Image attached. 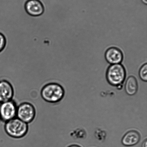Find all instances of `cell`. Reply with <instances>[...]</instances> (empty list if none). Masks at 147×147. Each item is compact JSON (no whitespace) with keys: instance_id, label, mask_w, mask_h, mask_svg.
Instances as JSON below:
<instances>
[{"instance_id":"6da1fadb","label":"cell","mask_w":147,"mask_h":147,"mask_svg":"<svg viewBox=\"0 0 147 147\" xmlns=\"http://www.w3.org/2000/svg\"><path fill=\"white\" fill-rule=\"evenodd\" d=\"M64 88L59 83H50L45 85L42 89L41 96L47 103H56L61 101L65 96Z\"/></svg>"},{"instance_id":"7a4b0ae2","label":"cell","mask_w":147,"mask_h":147,"mask_svg":"<svg viewBox=\"0 0 147 147\" xmlns=\"http://www.w3.org/2000/svg\"><path fill=\"white\" fill-rule=\"evenodd\" d=\"M4 130L10 137L20 139L24 137L28 133V124L16 117L5 122Z\"/></svg>"},{"instance_id":"3957f363","label":"cell","mask_w":147,"mask_h":147,"mask_svg":"<svg viewBox=\"0 0 147 147\" xmlns=\"http://www.w3.org/2000/svg\"><path fill=\"white\" fill-rule=\"evenodd\" d=\"M126 77V70L121 64H111L107 70V80L111 86L117 87L122 85Z\"/></svg>"},{"instance_id":"277c9868","label":"cell","mask_w":147,"mask_h":147,"mask_svg":"<svg viewBox=\"0 0 147 147\" xmlns=\"http://www.w3.org/2000/svg\"><path fill=\"white\" fill-rule=\"evenodd\" d=\"M36 113L35 107L29 102H24L17 106L16 117L28 124L35 119Z\"/></svg>"},{"instance_id":"5b68a950","label":"cell","mask_w":147,"mask_h":147,"mask_svg":"<svg viewBox=\"0 0 147 147\" xmlns=\"http://www.w3.org/2000/svg\"><path fill=\"white\" fill-rule=\"evenodd\" d=\"M17 106L12 100L0 103L1 120L6 122L16 117Z\"/></svg>"},{"instance_id":"8992f818","label":"cell","mask_w":147,"mask_h":147,"mask_svg":"<svg viewBox=\"0 0 147 147\" xmlns=\"http://www.w3.org/2000/svg\"><path fill=\"white\" fill-rule=\"evenodd\" d=\"M14 90L12 84L5 79L0 80V103L13 100Z\"/></svg>"},{"instance_id":"52a82bcc","label":"cell","mask_w":147,"mask_h":147,"mask_svg":"<svg viewBox=\"0 0 147 147\" xmlns=\"http://www.w3.org/2000/svg\"><path fill=\"white\" fill-rule=\"evenodd\" d=\"M24 8L27 14L34 17L42 15L44 11V5L40 0H27Z\"/></svg>"},{"instance_id":"ba28073f","label":"cell","mask_w":147,"mask_h":147,"mask_svg":"<svg viewBox=\"0 0 147 147\" xmlns=\"http://www.w3.org/2000/svg\"><path fill=\"white\" fill-rule=\"evenodd\" d=\"M105 59L111 64H120L123 59V54L119 49L115 47H111L106 50Z\"/></svg>"},{"instance_id":"9c48e42d","label":"cell","mask_w":147,"mask_h":147,"mask_svg":"<svg viewBox=\"0 0 147 147\" xmlns=\"http://www.w3.org/2000/svg\"><path fill=\"white\" fill-rule=\"evenodd\" d=\"M140 134L137 131L131 130L127 132L122 138V145L126 146H132L137 144L140 141Z\"/></svg>"},{"instance_id":"30bf717a","label":"cell","mask_w":147,"mask_h":147,"mask_svg":"<svg viewBox=\"0 0 147 147\" xmlns=\"http://www.w3.org/2000/svg\"><path fill=\"white\" fill-rule=\"evenodd\" d=\"M125 89L126 93L129 96L135 95L138 91V85L136 78L133 76H129L125 83Z\"/></svg>"},{"instance_id":"8fae6325","label":"cell","mask_w":147,"mask_h":147,"mask_svg":"<svg viewBox=\"0 0 147 147\" xmlns=\"http://www.w3.org/2000/svg\"><path fill=\"white\" fill-rule=\"evenodd\" d=\"M139 76L140 79L144 81H147V64H144L140 69Z\"/></svg>"},{"instance_id":"7c38bea8","label":"cell","mask_w":147,"mask_h":147,"mask_svg":"<svg viewBox=\"0 0 147 147\" xmlns=\"http://www.w3.org/2000/svg\"><path fill=\"white\" fill-rule=\"evenodd\" d=\"M6 40L5 37L0 33V52L2 51L5 47Z\"/></svg>"},{"instance_id":"4fadbf2b","label":"cell","mask_w":147,"mask_h":147,"mask_svg":"<svg viewBox=\"0 0 147 147\" xmlns=\"http://www.w3.org/2000/svg\"><path fill=\"white\" fill-rule=\"evenodd\" d=\"M142 147H147V140L146 139L142 142Z\"/></svg>"},{"instance_id":"5bb4252c","label":"cell","mask_w":147,"mask_h":147,"mask_svg":"<svg viewBox=\"0 0 147 147\" xmlns=\"http://www.w3.org/2000/svg\"><path fill=\"white\" fill-rule=\"evenodd\" d=\"M67 147H81L80 146H79V145H69V146H67Z\"/></svg>"},{"instance_id":"9a60e30c","label":"cell","mask_w":147,"mask_h":147,"mask_svg":"<svg viewBox=\"0 0 147 147\" xmlns=\"http://www.w3.org/2000/svg\"><path fill=\"white\" fill-rule=\"evenodd\" d=\"M142 2L143 3L147 4V0H142Z\"/></svg>"},{"instance_id":"2e32d148","label":"cell","mask_w":147,"mask_h":147,"mask_svg":"<svg viewBox=\"0 0 147 147\" xmlns=\"http://www.w3.org/2000/svg\"><path fill=\"white\" fill-rule=\"evenodd\" d=\"M1 120V117H0V121Z\"/></svg>"}]
</instances>
